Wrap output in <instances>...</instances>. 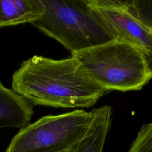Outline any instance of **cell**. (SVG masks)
Instances as JSON below:
<instances>
[{
    "mask_svg": "<svg viewBox=\"0 0 152 152\" xmlns=\"http://www.w3.org/2000/svg\"><path fill=\"white\" fill-rule=\"evenodd\" d=\"M12 90L32 104L64 108L91 107L108 92L81 71L74 57L38 55L14 72Z\"/></svg>",
    "mask_w": 152,
    "mask_h": 152,
    "instance_id": "1",
    "label": "cell"
},
{
    "mask_svg": "<svg viewBox=\"0 0 152 152\" xmlns=\"http://www.w3.org/2000/svg\"><path fill=\"white\" fill-rule=\"evenodd\" d=\"M81 71L107 91L141 90L152 78L142 51L116 39L73 52Z\"/></svg>",
    "mask_w": 152,
    "mask_h": 152,
    "instance_id": "2",
    "label": "cell"
},
{
    "mask_svg": "<svg viewBox=\"0 0 152 152\" xmlns=\"http://www.w3.org/2000/svg\"><path fill=\"white\" fill-rule=\"evenodd\" d=\"M42 15L31 23L71 53L115 40L87 0H40Z\"/></svg>",
    "mask_w": 152,
    "mask_h": 152,
    "instance_id": "3",
    "label": "cell"
},
{
    "mask_svg": "<svg viewBox=\"0 0 152 152\" xmlns=\"http://www.w3.org/2000/svg\"><path fill=\"white\" fill-rule=\"evenodd\" d=\"M93 118L92 110L82 109L43 116L21 128L5 152H75Z\"/></svg>",
    "mask_w": 152,
    "mask_h": 152,
    "instance_id": "4",
    "label": "cell"
},
{
    "mask_svg": "<svg viewBox=\"0 0 152 152\" xmlns=\"http://www.w3.org/2000/svg\"><path fill=\"white\" fill-rule=\"evenodd\" d=\"M89 7L115 39L128 43L152 55V33L129 11L128 0H87Z\"/></svg>",
    "mask_w": 152,
    "mask_h": 152,
    "instance_id": "5",
    "label": "cell"
},
{
    "mask_svg": "<svg viewBox=\"0 0 152 152\" xmlns=\"http://www.w3.org/2000/svg\"><path fill=\"white\" fill-rule=\"evenodd\" d=\"M33 113L31 103L0 81V129L24 128L30 124Z\"/></svg>",
    "mask_w": 152,
    "mask_h": 152,
    "instance_id": "6",
    "label": "cell"
},
{
    "mask_svg": "<svg viewBox=\"0 0 152 152\" xmlns=\"http://www.w3.org/2000/svg\"><path fill=\"white\" fill-rule=\"evenodd\" d=\"M40 0H0V28L31 24L43 14Z\"/></svg>",
    "mask_w": 152,
    "mask_h": 152,
    "instance_id": "7",
    "label": "cell"
},
{
    "mask_svg": "<svg viewBox=\"0 0 152 152\" xmlns=\"http://www.w3.org/2000/svg\"><path fill=\"white\" fill-rule=\"evenodd\" d=\"M91 128L77 145L75 152H103L112 123V109L104 105L93 110Z\"/></svg>",
    "mask_w": 152,
    "mask_h": 152,
    "instance_id": "8",
    "label": "cell"
},
{
    "mask_svg": "<svg viewBox=\"0 0 152 152\" xmlns=\"http://www.w3.org/2000/svg\"><path fill=\"white\" fill-rule=\"evenodd\" d=\"M131 12L152 33V0H128Z\"/></svg>",
    "mask_w": 152,
    "mask_h": 152,
    "instance_id": "9",
    "label": "cell"
},
{
    "mask_svg": "<svg viewBox=\"0 0 152 152\" xmlns=\"http://www.w3.org/2000/svg\"><path fill=\"white\" fill-rule=\"evenodd\" d=\"M127 152H152V121L141 127Z\"/></svg>",
    "mask_w": 152,
    "mask_h": 152,
    "instance_id": "10",
    "label": "cell"
},
{
    "mask_svg": "<svg viewBox=\"0 0 152 152\" xmlns=\"http://www.w3.org/2000/svg\"><path fill=\"white\" fill-rule=\"evenodd\" d=\"M147 62H148V66H149V68L152 73V55H150V56L147 57Z\"/></svg>",
    "mask_w": 152,
    "mask_h": 152,
    "instance_id": "11",
    "label": "cell"
}]
</instances>
